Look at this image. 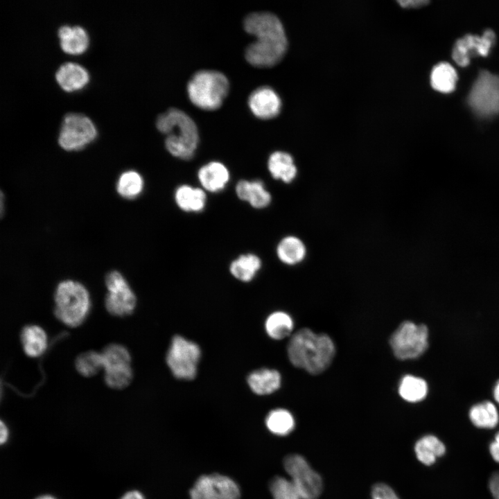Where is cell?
I'll return each instance as SVG.
<instances>
[{
    "label": "cell",
    "instance_id": "obj_1",
    "mask_svg": "<svg viewBox=\"0 0 499 499\" xmlns=\"http://www.w3.org/2000/svg\"><path fill=\"white\" fill-rule=\"evenodd\" d=\"M245 30L256 40L246 49L245 58L254 67H268L283 57L288 42L281 22L270 12H253L244 20Z\"/></svg>",
    "mask_w": 499,
    "mask_h": 499
},
{
    "label": "cell",
    "instance_id": "obj_2",
    "mask_svg": "<svg viewBox=\"0 0 499 499\" xmlns=\"http://www.w3.org/2000/svg\"><path fill=\"white\" fill-rule=\"evenodd\" d=\"M287 351L292 365L315 375L325 371L331 365L335 347L328 335L317 334L308 328H303L291 337Z\"/></svg>",
    "mask_w": 499,
    "mask_h": 499
},
{
    "label": "cell",
    "instance_id": "obj_3",
    "mask_svg": "<svg viewBox=\"0 0 499 499\" xmlns=\"http://www.w3.org/2000/svg\"><path fill=\"white\" fill-rule=\"evenodd\" d=\"M156 125L161 132L167 134L165 146L173 156L184 160L194 156L199 142L198 131L186 113L170 108L157 117Z\"/></svg>",
    "mask_w": 499,
    "mask_h": 499
},
{
    "label": "cell",
    "instance_id": "obj_4",
    "mask_svg": "<svg viewBox=\"0 0 499 499\" xmlns=\"http://www.w3.org/2000/svg\"><path fill=\"white\" fill-rule=\"evenodd\" d=\"M55 304L56 317L68 326L76 327L88 315L91 306L89 294L80 282L64 280L56 288Z\"/></svg>",
    "mask_w": 499,
    "mask_h": 499
},
{
    "label": "cell",
    "instance_id": "obj_5",
    "mask_svg": "<svg viewBox=\"0 0 499 499\" xmlns=\"http://www.w3.org/2000/svg\"><path fill=\"white\" fill-rule=\"evenodd\" d=\"M191 101L205 110L218 109L229 90V82L220 72L203 70L195 73L188 83Z\"/></svg>",
    "mask_w": 499,
    "mask_h": 499
},
{
    "label": "cell",
    "instance_id": "obj_6",
    "mask_svg": "<svg viewBox=\"0 0 499 499\" xmlns=\"http://www.w3.org/2000/svg\"><path fill=\"white\" fill-rule=\"evenodd\" d=\"M428 329L423 324L412 321L402 322L389 339L394 355L399 360L415 359L424 353L428 347Z\"/></svg>",
    "mask_w": 499,
    "mask_h": 499
},
{
    "label": "cell",
    "instance_id": "obj_7",
    "mask_svg": "<svg viewBox=\"0 0 499 499\" xmlns=\"http://www.w3.org/2000/svg\"><path fill=\"white\" fill-rule=\"evenodd\" d=\"M466 102L478 116L499 114V75L480 71L467 96Z\"/></svg>",
    "mask_w": 499,
    "mask_h": 499
},
{
    "label": "cell",
    "instance_id": "obj_8",
    "mask_svg": "<svg viewBox=\"0 0 499 499\" xmlns=\"http://www.w3.org/2000/svg\"><path fill=\"white\" fill-rule=\"evenodd\" d=\"M97 134V129L89 116L79 112H68L61 122L58 141L66 150H79L94 141Z\"/></svg>",
    "mask_w": 499,
    "mask_h": 499
},
{
    "label": "cell",
    "instance_id": "obj_9",
    "mask_svg": "<svg viewBox=\"0 0 499 499\" xmlns=\"http://www.w3.org/2000/svg\"><path fill=\"white\" fill-rule=\"evenodd\" d=\"M200 356V349L197 344L175 335L167 352L166 362L175 377L191 380L196 376Z\"/></svg>",
    "mask_w": 499,
    "mask_h": 499
},
{
    "label": "cell",
    "instance_id": "obj_10",
    "mask_svg": "<svg viewBox=\"0 0 499 499\" xmlns=\"http://www.w3.org/2000/svg\"><path fill=\"white\" fill-rule=\"evenodd\" d=\"M101 354L105 383L115 389L128 387L133 378L128 350L123 345L111 344L105 348Z\"/></svg>",
    "mask_w": 499,
    "mask_h": 499
},
{
    "label": "cell",
    "instance_id": "obj_11",
    "mask_svg": "<svg viewBox=\"0 0 499 499\" xmlns=\"http://www.w3.org/2000/svg\"><path fill=\"white\" fill-rule=\"evenodd\" d=\"M283 467L302 499H318L323 489L321 476L301 455L290 454L283 459Z\"/></svg>",
    "mask_w": 499,
    "mask_h": 499
},
{
    "label": "cell",
    "instance_id": "obj_12",
    "mask_svg": "<svg viewBox=\"0 0 499 499\" xmlns=\"http://www.w3.org/2000/svg\"><path fill=\"white\" fill-rule=\"evenodd\" d=\"M105 285L108 291L105 300L107 310L118 317L131 314L137 298L124 277L118 271H112L106 275Z\"/></svg>",
    "mask_w": 499,
    "mask_h": 499
},
{
    "label": "cell",
    "instance_id": "obj_13",
    "mask_svg": "<svg viewBox=\"0 0 499 499\" xmlns=\"http://www.w3.org/2000/svg\"><path fill=\"white\" fill-rule=\"evenodd\" d=\"M191 499H240L237 483L228 476L212 473L200 476L189 491Z\"/></svg>",
    "mask_w": 499,
    "mask_h": 499
},
{
    "label": "cell",
    "instance_id": "obj_14",
    "mask_svg": "<svg viewBox=\"0 0 499 499\" xmlns=\"http://www.w3.org/2000/svg\"><path fill=\"white\" fill-rule=\"evenodd\" d=\"M496 39L494 32L490 29L486 30L481 37L466 35L455 42L452 58L458 65L466 67L470 63L471 58L488 55Z\"/></svg>",
    "mask_w": 499,
    "mask_h": 499
},
{
    "label": "cell",
    "instance_id": "obj_15",
    "mask_svg": "<svg viewBox=\"0 0 499 499\" xmlns=\"http://www.w3.org/2000/svg\"><path fill=\"white\" fill-rule=\"evenodd\" d=\"M249 107L258 118L269 119L280 112L281 103L277 94L271 88L262 87L255 89L249 97Z\"/></svg>",
    "mask_w": 499,
    "mask_h": 499
},
{
    "label": "cell",
    "instance_id": "obj_16",
    "mask_svg": "<svg viewBox=\"0 0 499 499\" xmlns=\"http://www.w3.org/2000/svg\"><path fill=\"white\" fill-rule=\"evenodd\" d=\"M198 179L204 191L218 193L226 187L230 179V173L225 165L213 161L199 169Z\"/></svg>",
    "mask_w": 499,
    "mask_h": 499
},
{
    "label": "cell",
    "instance_id": "obj_17",
    "mask_svg": "<svg viewBox=\"0 0 499 499\" xmlns=\"http://www.w3.org/2000/svg\"><path fill=\"white\" fill-rule=\"evenodd\" d=\"M55 79L62 89L73 91L84 87L89 80L88 71L74 62L62 64L55 72Z\"/></svg>",
    "mask_w": 499,
    "mask_h": 499
},
{
    "label": "cell",
    "instance_id": "obj_18",
    "mask_svg": "<svg viewBox=\"0 0 499 499\" xmlns=\"http://www.w3.org/2000/svg\"><path fill=\"white\" fill-rule=\"evenodd\" d=\"M58 36L61 49L69 54H81L89 46V35L87 30L79 25L61 26L58 30Z\"/></svg>",
    "mask_w": 499,
    "mask_h": 499
},
{
    "label": "cell",
    "instance_id": "obj_19",
    "mask_svg": "<svg viewBox=\"0 0 499 499\" xmlns=\"http://www.w3.org/2000/svg\"><path fill=\"white\" fill-rule=\"evenodd\" d=\"M235 191L240 200L247 202L255 209L265 208L272 200L270 193L265 189L263 182L259 180H241L237 182Z\"/></svg>",
    "mask_w": 499,
    "mask_h": 499
},
{
    "label": "cell",
    "instance_id": "obj_20",
    "mask_svg": "<svg viewBox=\"0 0 499 499\" xmlns=\"http://www.w3.org/2000/svg\"><path fill=\"white\" fill-rule=\"evenodd\" d=\"M174 198L177 207L186 212H200L204 209L207 203L205 191L188 184L179 186L175 189Z\"/></svg>",
    "mask_w": 499,
    "mask_h": 499
},
{
    "label": "cell",
    "instance_id": "obj_21",
    "mask_svg": "<svg viewBox=\"0 0 499 499\" xmlns=\"http://www.w3.org/2000/svg\"><path fill=\"white\" fill-rule=\"evenodd\" d=\"M414 450L417 459L423 465L431 466L444 455L446 448L444 442L433 435H426L415 443Z\"/></svg>",
    "mask_w": 499,
    "mask_h": 499
},
{
    "label": "cell",
    "instance_id": "obj_22",
    "mask_svg": "<svg viewBox=\"0 0 499 499\" xmlns=\"http://www.w3.org/2000/svg\"><path fill=\"white\" fill-rule=\"evenodd\" d=\"M281 383L278 371L272 369H259L252 372L247 377V383L256 394L266 395L277 391Z\"/></svg>",
    "mask_w": 499,
    "mask_h": 499
},
{
    "label": "cell",
    "instance_id": "obj_23",
    "mask_svg": "<svg viewBox=\"0 0 499 499\" xmlns=\"http://www.w3.org/2000/svg\"><path fill=\"white\" fill-rule=\"evenodd\" d=\"M268 168L273 178L285 183L293 181L297 173L292 156L282 151H276L270 155Z\"/></svg>",
    "mask_w": 499,
    "mask_h": 499
},
{
    "label": "cell",
    "instance_id": "obj_24",
    "mask_svg": "<svg viewBox=\"0 0 499 499\" xmlns=\"http://www.w3.org/2000/svg\"><path fill=\"white\" fill-rule=\"evenodd\" d=\"M20 339L25 353L32 358L41 356L47 347V335L44 330L37 325L24 326Z\"/></svg>",
    "mask_w": 499,
    "mask_h": 499
},
{
    "label": "cell",
    "instance_id": "obj_25",
    "mask_svg": "<svg viewBox=\"0 0 499 499\" xmlns=\"http://www.w3.org/2000/svg\"><path fill=\"white\" fill-rule=\"evenodd\" d=\"M469 418L476 428L493 429L499 423V412L493 403L484 401L471 406L469 411Z\"/></svg>",
    "mask_w": 499,
    "mask_h": 499
},
{
    "label": "cell",
    "instance_id": "obj_26",
    "mask_svg": "<svg viewBox=\"0 0 499 499\" xmlns=\"http://www.w3.org/2000/svg\"><path fill=\"white\" fill-rule=\"evenodd\" d=\"M261 259L254 254H245L233 260L229 265V271L234 277L249 282L254 278L261 268Z\"/></svg>",
    "mask_w": 499,
    "mask_h": 499
},
{
    "label": "cell",
    "instance_id": "obj_27",
    "mask_svg": "<svg viewBox=\"0 0 499 499\" xmlns=\"http://www.w3.org/2000/svg\"><path fill=\"white\" fill-rule=\"evenodd\" d=\"M427 382L422 378L408 374L404 376L399 385L400 396L407 402L418 403L423 401L428 394Z\"/></svg>",
    "mask_w": 499,
    "mask_h": 499
},
{
    "label": "cell",
    "instance_id": "obj_28",
    "mask_svg": "<svg viewBox=\"0 0 499 499\" xmlns=\"http://www.w3.org/2000/svg\"><path fill=\"white\" fill-rule=\"evenodd\" d=\"M457 78V72L451 64L440 62L431 71L430 84L437 91L450 93L455 89Z\"/></svg>",
    "mask_w": 499,
    "mask_h": 499
},
{
    "label": "cell",
    "instance_id": "obj_29",
    "mask_svg": "<svg viewBox=\"0 0 499 499\" xmlns=\"http://www.w3.org/2000/svg\"><path fill=\"white\" fill-rule=\"evenodd\" d=\"M279 259L287 265H295L301 262L306 256V247L297 237L288 236L279 243L277 247Z\"/></svg>",
    "mask_w": 499,
    "mask_h": 499
},
{
    "label": "cell",
    "instance_id": "obj_30",
    "mask_svg": "<svg viewBox=\"0 0 499 499\" xmlns=\"http://www.w3.org/2000/svg\"><path fill=\"white\" fill-rule=\"evenodd\" d=\"M116 191L119 195L127 200L138 198L144 189L142 175L134 170L123 172L116 182Z\"/></svg>",
    "mask_w": 499,
    "mask_h": 499
},
{
    "label": "cell",
    "instance_id": "obj_31",
    "mask_svg": "<svg viewBox=\"0 0 499 499\" xmlns=\"http://www.w3.org/2000/svg\"><path fill=\"white\" fill-rule=\"evenodd\" d=\"M268 430L277 436H286L295 428V421L292 414L287 410L277 408L271 410L265 418Z\"/></svg>",
    "mask_w": 499,
    "mask_h": 499
},
{
    "label": "cell",
    "instance_id": "obj_32",
    "mask_svg": "<svg viewBox=\"0 0 499 499\" xmlns=\"http://www.w3.org/2000/svg\"><path fill=\"white\" fill-rule=\"evenodd\" d=\"M293 326L291 317L282 311L274 312L270 315L265 324L266 333L274 340H281L290 335Z\"/></svg>",
    "mask_w": 499,
    "mask_h": 499
},
{
    "label": "cell",
    "instance_id": "obj_33",
    "mask_svg": "<svg viewBox=\"0 0 499 499\" xmlns=\"http://www.w3.org/2000/svg\"><path fill=\"white\" fill-rule=\"evenodd\" d=\"M75 366L82 376L92 377L103 369L102 354L94 351H85L77 357Z\"/></svg>",
    "mask_w": 499,
    "mask_h": 499
},
{
    "label": "cell",
    "instance_id": "obj_34",
    "mask_svg": "<svg viewBox=\"0 0 499 499\" xmlns=\"http://www.w3.org/2000/svg\"><path fill=\"white\" fill-rule=\"evenodd\" d=\"M269 488L273 499H302L292 480L283 477L272 478Z\"/></svg>",
    "mask_w": 499,
    "mask_h": 499
},
{
    "label": "cell",
    "instance_id": "obj_35",
    "mask_svg": "<svg viewBox=\"0 0 499 499\" xmlns=\"http://www.w3.org/2000/svg\"><path fill=\"white\" fill-rule=\"evenodd\" d=\"M371 496L372 499H400L394 490L383 482H377L372 486Z\"/></svg>",
    "mask_w": 499,
    "mask_h": 499
},
{
    "label": "cell",
    "instance_id": "obj_36",
    "mask_svg": "<svg viewBox=\"0 0 499 499\" xmlns=\"http://www.w3.org/2000/svg\"><path fill=\"white\" fill-rule=\"evenodd\" d=\"M489 489L493 499H499V471L494 472L491 475Z\"/></svg>",
    "mask_w": 499,
    "mask_h": 499
},
{
    "label": "cell",
    "instance_id": "obj_37",
    "mask_svg": "<svg viewBox=\"0 0 499 499\" xmlns=\"http://www.w3.org/2000/svg\"><path fill=\"white\" fill-rule=\"evenodd\" d=\"M398 3L403 8H417L426 6L429 1L426 0H404L398 1Z\"/></svg>",
    "mask_w": 499,
    "mask_h": 499
},
{
    "label": "cell",
    "instance_id": "obj_38",
    "mask_svg": "<svg viewBox=\"0 0 499 499\" xmlns=\"http://www.w3.org/2000/svg\"><path fill=\"white\" fill-rule=\"evenodd\" d=\"M120 499H145V497L139 491L132 490L125 493Z\"/></svg>",
    "mask_w": 499,
    "mask_h": 499
},
{
    "label": "cell",
    "instance_id": "obj_39",
    "mask_svg": "<svg viewBox=\"0 0 499 499\" xmlns=\"http://www.w3.org/2000/svg\"><path fill=\"white\" fill-rule=\"evenodd\" d=\"M0 432H1V434H0L1 444H3L5 442L7 441V440L8 439L9 431H8V427L3 422V421H1Z\"/></svg>",
    "mask_w": 499,
    "mask_h": 499
},
{
    "label": "cell",
    "instance_id": "obj_40",
    "mask_svg": "<svg viewBox=\"0 0 499 499\" xmlns=\"http://www.w3.org/2000/svg\"><path fill=\"white\" fill-rule=\"evenodd\" d=\"M489 451L492 459L499 464V449L492 441L489 446Z\"/></svg>",
    "mask_w": 499,
    "mask_h": 499
},
{
    "label": "cell",
    "instance_id": "obj_41",
    "mask_svg": "<svg viewBox=\"0 0 499 499\" xmlns=\"http://www.w3.org/2000/svg\"><path fill=\"white\" fill-rule=\"evenodd\" d=\"M493 396L495 401L499 405V380L496 382V383L494 385L493 391Z\"/></svg>",
    "mask_w": 499,
    "mask_h": 499
},
{
    "label": "cell",
    "instance_id": "obj_42",
    "mask_svg": "<svg viewBox=\"0 0 499 499\" xmlns=\"http://www.w3.org/2000/svg\"><path fill=\"white\" fill-rule=\"evenodd\" d=\"M492 441L499 449V431L495 435L494 439Z\"/></svg>",
    "mask_w": 499,
    "mask_h": 499
},
{
    "label": "cell",
    "instance_id": "obj_43",
    "mask_svg": "<svg viewBox=\"0 0 499 499\" xmlns=\"http://www.w3.org/2000/svg\"><path fill=\"white\" fill-rule=\"evenodd\" d=\"M3 200H4V195L3 193L1 192V215L3 216L4 209H3Z\"/></svg>",
    "mask_w": 499,
    "mask_h": 499
},
{
    "label": "cell",
    "instance_id": "obj_44",
    "mask_svg": "<svg viewBox=\"0 0 499 499\" xmlns=\"http://www.w3.org/2000/svg\"><path fill=\"white\" fill-rule=\"evenodd\" d=\"M36 499H56V498L51 496H49V495H44V496H41L37 498Z\"/></svg>",
    "mask_w": 499,
    "mask_h": 499
}]
</instances>
